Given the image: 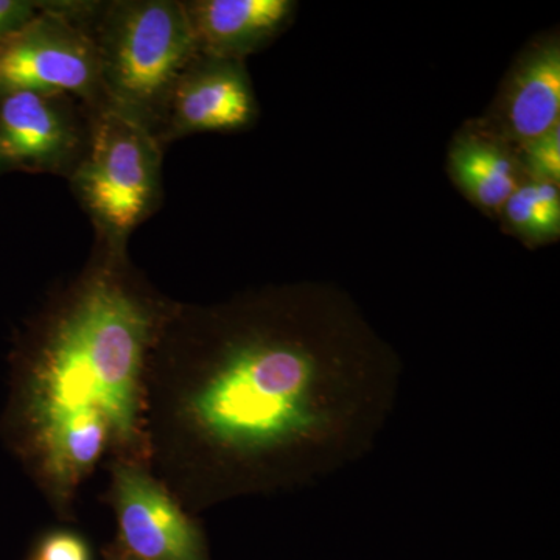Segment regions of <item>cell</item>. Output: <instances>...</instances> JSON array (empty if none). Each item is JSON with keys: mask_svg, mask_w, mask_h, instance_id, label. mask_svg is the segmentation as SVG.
Returning a JSON list of instances; mask_svg holds the SVG:
<instances>
[{"mask_svg": "<svg viewBox=\"0 0 560 560\" xmlns=\"http://www.w3.org/2000/svg\"><path fill=\"white\" fill-rule=\"evenodd\" d=\"M151 329L150 313L116 280H92L43 350L33 390L39 425L70 412L98 411L113 433L130 441Z\"/></svg>", "mask_w": 560, "mask_h": 560, "instance_id": "6da1fadb", "label": "cell"}, {"mask_svg": "<svg viewBox=\"0 0 560 560\" xmlns=\"http://www.w3.org/2000/svg\"><path fill=\"white\" fill-rule=\"evenodd\" d=\"M92 38L105 105L153 131L173 88L200 58L186 7L171 0L113 3Z\"/></svg>", "mask_w": 560, "mask_h": 560, "instance_id": "7a4b0ae2", "label": "cell"}, {"mask_svg": "<svg viewBox=\"0 0 560 560\" xmlns=\"http://www.w3.org/2000/svg\"><path fill=\"white\" fill-rule=\"evenodd\" d=\"M73 186L110 241L127 237L160 197L161 150L142 121L103 105L92 124Z\"/></svg>", "mask_w": 560, "mask_h": 560, "instance_id": "3957f363", "label": "cell"}, {"mask_svg": "<svg viewBox=\"0 0 560 560\" xmlns=\"http://www.w3.org/2000/svg\"><path fill=\"white\" fill-rule=\"evenodd\" d=\"M11 91L73 94L105 105L92 33L61 11L36 13L0 43V94Z\"/></svg>", "mask_w": 560, "mask_h": 560, "instance_id": "277c9868", "label": "cell"}, {"mask_svg": "<svg viewBox=\"0 0 560 560\" xmlns=\"http://www.w3.org/2000/svg\"><path fill=\"white\" fill-rule=\"evenodd\" d=\"M79 124L65 94H0V173L66 168L81 149Z\"/></svg>", "mask_w": 560, "mask_h": 560, "instance_id": "5b68a950", "label": "cell"}, {"mask_svg": "<svg viewBox=\"0 0 560 560\" xmlns=\"http://www.w3.org/2000/svg\"><path fill=\"white\" fill-rule=\"evenodd\" d=\"M256 117V95L243 61L200 57L173 88L161 120H167V132L176 138L243 130Z\"/></svg>", "mask_w": 560, "mask_h": 560, "instance_id": "8992f818", "label": "cell"}, {"mask_svg": "<svg viewBox=\"0 0 560 560\" xmlns=\"http://www.w3.org/2000/svg\"><path fill=\"white\" fill-rule=\"evenodd\" d=\"M481 124L514 149L560 125L558 33L540 36L526 47Z\"/></svg>", "mask_w": 560, "mask_h": 560, "instance_id": "52a82bcc", "label": "cell"}, {"mask_svg": "<svg viewBox=\"0 0 560 560\" xmlns=\"http://www.w3.org/2000/svg\"><path fill=\"white\" fill-rule=\"evenodd\" d=\"M116 501L125 544L142 560H205L186 515L143 471L116 470Z\"/></svg>", "mask_w": 560, "mask_h": 560, "instance_id": "ba28073f", "label": "cell"}, {"mask_svg": "<svg viewBox=\"0 0 560 560\" xmlns=\"http://www.w3.org/2000/svg\"><path fill=\"white\" fill-rule=\"evenodd\" d=\"M291 0H197L184 3L198 55L243 61L285 31L296 10Z\"/></svg>", "mask_w": 560, "mask_h": 560, "instance_id": "9c48e42d", "label": "cell"}, {"mask_svg": "<svg viewBox=\"0 0 560 560\" xmlns=\"http://www.w3.org/2000/svg\"><path fill=\"white\" fill-rule=\"evenodd\" d=\"M447 167L460 194L493 217L500 215L512 191L526 179L514 147L481 121L456 132L448 149Z\"/></svg>", "mask_w": 560, "mask_h": 560, "instance_id": "30bf717a", "label": "cell"}, {"mask_svg": "<svg viewBox=\"0 0 560 560\" xmlns=\"http://www.w3.org/2000/svg\"><path fill=\"white\" fill-rule=\"evenodd\" d=\"M40 434L54 474L61 481H73L98 458L109 431L98 411L70 412L40 423Z\"/></svg>", "mask_w": 560, "mask_h": 560, "instance_id": "8fae6325", "label": "cell"}, {"mask_svg": "<svg viewBox=\"0 0 560 560\" xmlns=\"http://www.w3.org/2000/svg\"><path fill=\"white\" fill-rule=\"evenodd\" d=\"M504 230L528 246L548 245L560 237L559 184L523 179L500 212Z\"/></svg>", "mask_w": 560, "mask_h": 560, "instance_id": "7c38bea8", "label": "cell"}, {"mask_svg": "<svg viewBox=\"0 0 560 560\" xmlns=\"http://www.w3.org/2000/svg\"><path fill=\"white\" fill-rule=\"evenodd\" d=\"M515 151L526 179L560 183V125Z\"/></svg>", "mask_w": 560, "mask_h": 560, "instance_id": "4fadbf2b", "label": "cell"}, {"mask_svg": "<svg viewBox=\"0 0 560 560\" xmlns=\"http://www.w3.org/2000/svg\"><path fill=\"white\" fill-rule=\"evenodd\" d=\"M36 13L38 7H35V3L24 0H0V43L11 33L20 31Z\"/></svg>", "mask_w": 560, "mask_h": 560, "instance_id": "5bb4252c", "label": "cell"}, {"mask_svg": "<svg viewBox=\"0 0 560 560\" xmlns=\"http://www.w3.org/2000/svg\"><path fill=\"white\" fill-rule=\"evenodd\" d=\"M40 560H90L86 545L69 534H57L44 544Z\"/></svg>", "mask_w": 560, "mask_h": 560, "instance_id": "9a60e30c", "label": "cell"}, {"mask_svg": "<svg viewBox=\"0 0 560 560\" xmlns=\"http://www.w3.org/2000/svg\"><path fill=\"white\" fill-rule=\"evenodd\" d=\"M40 560V559H39Z\"/></svg>", "mask_w": 560, "mask_h": 560, "instance_id": "2e32d148", "label": "cell"}]
</instances>
